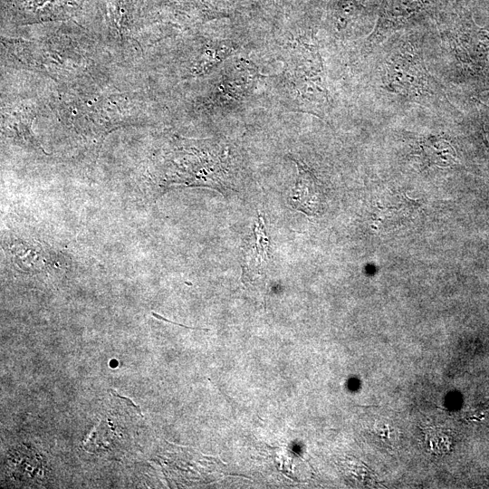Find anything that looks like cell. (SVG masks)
<instances>
[{"label": "cell", "instance_id": "1", "mask_svg": "<svg viewBox=\"0 0 489 489\" xmlns=\"http://www.w3.org/2000/svg\"><path fill=\"white\" fill-rule=\"evenodd\" d=\"M282 81L293 110L319 115L329 102L323 62L312 33L292 37L284 46Z\"/></svg>", "mask_w": 489, "mask_h": 489}, {"label": "cell", "instance_id": "2", "mask_svg": "<svg viewBox=\"0 0 489 489\" xmlns=\"http://www.w3.org/2000/svg\"><path fill=\"white\" fill-rule=\"evenodd\" d=\"M384 87L404 99L433 105L446 98L441 85L427 71L419 49L410 42L395 47L384 62Z\"/></svg>", "mask_w": 489, "mask_h": 489}, {"label": "cell", "instance_id": "3", "mask_svg": "<svg viewBox=\"0 0 489 489\" xmlns=\"http://www.w3.org/2000/svg\"><path fill=\"white\" fill-rule=\"evenodd\" d=\"M259 77L256 66L244 59L226 63L213 86L210 103L222 112L235 110L251 96Z\"/></svg>", "mask_w": 489, "mask_h": 489}, {"label": "cell", "instance_id": "4", "mask_svg": "<svg viewBox=\"0 0 489 489\" xmlns=\"http://www.w3.org/2000/svg\"><path fill=\"white\" fill-rule=\"evenodd\" d=\"M444 0H384L367 46L380 43L389 34L436 10Z\"/></svg>", "mask_w": 489, "mask_h": 489}, {"label": "cell", "instance_id": "5", "mask_svg": "<svg viewBox=\"0 0 489 489\" xmlns=\"http://www.w3.org/2000/svg\"><path fill=\"white\" fill-rule=\"evenodd\" d=\"M298 168L295 187L291 195L292 206L307 215L314 214L318 207L319 186L312 171L301 160L292 158Z\"/></svg>", "mask_w": 489, "mask_h": 489}, {"label": "cell", "instance_id": "6", "mask_svg": "<svg viewBox=\"0 0 489 489\" xmlns=\"http://www.w3.org/2000/svg\"><path fill=\"white\" fill-rule=\"evenodd\" d=\"M369 0H330L328 15L338 34L350 33L369 8Z\"/></svg>", "mask_w": 489, "mask_h": 489}, {"label": "cell", "instance_id": "7", "mask_svg": "<svg viewBox=\"0 0 489 489\" xmlns=\"http://www.w3.org/2000/svg\"><path fill=\"white\" fill-rule=\"evenodd\" d=\"M238 49L236 43L228 39L218 40L206 44L197 59L193 73H209L227 60Z\"/></svg>", "mask_w": 489, "mask_h": 489}, {"label": "cell", "instance_id": "8", "mask_svg": "<svg viewBox=\"0 0 489 489\" xmlns=\"http://www.w3.org/2000/svg\"><path fill=\"white\" fill-rule=\"evenodd\" d=\"M425 153L429 156V159L441 165L449 164L454 157L452 148L443 139L427 140L425 144Z\"/></svg>", "mask_w": 489, "mask_h": 489}, {"label": "cell", "instance_id": "9", "mask_svg": "<svg viewBox=\"0 0 489 489\" xmlns=\"http://www.w3.org/2000/svg\"><path fill=\"white\" fill-rule=\"evenodd\" d=\"M152 315L155 316V317L158 318V319H160V320H162V321H168V322H169V323H173V324H176V325L184 327V328L193 329V330H204V331H207V329H203V328H194V327L185 326V325H183V324H179V323H177V322H173V321H168V319L163 318V317H161V316H159L158 314L154 313V312H152Z\"/></svg>", "mask_w": 489, "mask_h": 489}, {"label": "cell", "instance_id": "10", "mask_svg": "<svg viewBox=\"0 0 489 489\" xmlns=\"http://www.w3.org/2000/svg\"><path fill=\"white\" fill-rule=\"evenodd\" d=\"M109 391H110L111 394L115 395L116 397H118V398H122V399L128 401L129 403H130V404L132 405V407H134V408L138 410L139 414L140 416H142L139 408L137 407V406H136V405H135L129 398H125V397H122V396H120V395L116 394V393H115V390H113V389H109Z\"/></svg>", "mask_w": 489, "mask_h": 489}, {"label": "cell", "instance_id": "11", "mask_svg": "<svg viewBox=\"0 0 489 489\" xmlns=\"http://www.w3.org/2000/svg\"><path fill=\"white\" fill-rule=\"evenodd\" d=\"M273 2L278 8L284 10L288 5L289 0H273Z\"/></svg>", "mask_w": 489, "mask_h": 489}]
</instances>
